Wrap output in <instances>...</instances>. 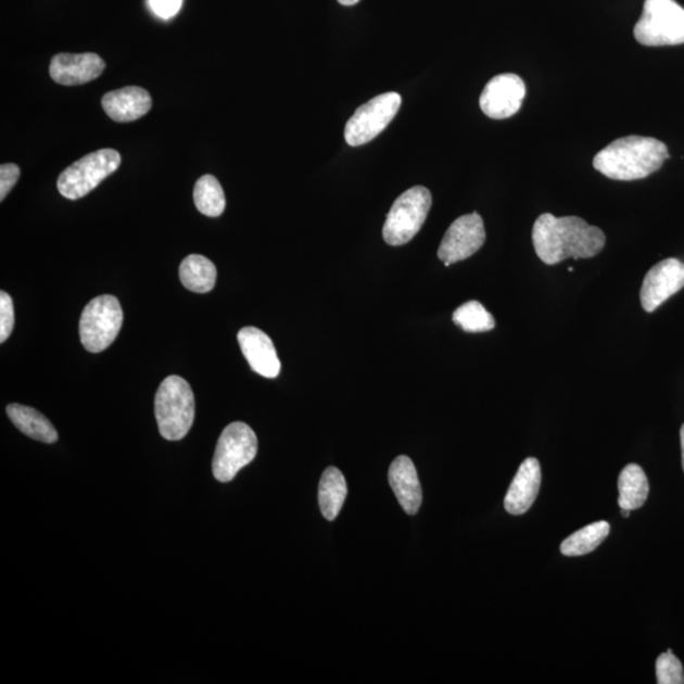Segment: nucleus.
Masks as SVG:
<instances>
[{"label": "nucleus", "instance_id": "obj_14", "mask_svg": "<svg viewBox=\"0 0 684 684\" xmlns=\"http://www.w3.org/2000/svg\"><path fill=\"white\" fill-rule=\"evenodd\" d=\"M239 345L250 368L265 378H277L280 372V360L271 339L256 329V327H243L238 333Z\"/></svg>", "mask_w": 684, "mask_h": 684}, {"label": "nucleus", "instance_id": "obj_19", "mask_svg": "<svg viewBox=\"0 0 684 684\" xmlns=\"http://www.w3.org/2000/svg\"><path fill=\"white\" fill-rule=\"evenodd\" d=\"M346 496L347 484L344 474L338 468H327L318 486L319 507L326 520L337 519Z\"/></svg>", "mask_w": 684, "mask_h": 684}, {"label": "nucleus", "instance_id": "obj_24", "mask_svg": "<svg viewBox=\"0 0 684 684\" xmlns=\"http://www.w3.org/2000/svg\"><path fill=\"white\" fill-rule=\"evenodd\" d=\"M453 321L467 332H485L496 327L493 316L478 301H469L456 308Z\"/></svg>", "mask_w": 684, "mask_h": 684}, {"label": "nucleus", "instance_id": "obj_18", "mask_svg": "<svg viewBox=\"0 0 684 684\" xmlns=\"http://www.w3.org/2000/svg\"><path fill=\"white\" fill-rule=\"evenodd\" d=\"M7 414L15 428L28 438L46 444L56 443L59 439L58 431L48 418L35 408L12 403V405L7 407Z\"/></svg>", "mask_w": 684, "mask_h": 684}, {"label": "nucleus", "instance_id": "obj_31", "mask_svg": "<svg viewBox=\"0 0 684 684\" xmlns=\"http://www.w3.org/2000/svg\"><path fill=\"white\" fill-rule=\"evenodd\" d=\"M621 514H622L623 517H629L630 516L629 509L621 508Z\"/></svg>", "mask_w": 684, "mask_h": 684}, {"label": "nucleus", "instance_id": "obj_25", "mask_svg": "<svg viewBox=\"0 0 684 684\" xmlns=\"http://www.w3.org/2000/svg\"><path fill=\"white\" fill-rule=\"evenodd\" d=\"M657 682L659 684H683V666L671 649L660 654L657 659Z\"/></svg>", "mask_w": 684, "mask_h": 684}, {"label": "nucleus", "instance_id": "obj_4", "mask_svg": "<svg viewBox=\"0 0 684 684\" xmlns=\"http://www.w3.org/2000/svg\"><path fill=\"white\" fill-rule=\"evenodd\" d=\"M634 36L644 46L684 43V8L675 0H645Z\"/></svg>", "mask_w": 684, "mask_h": 684}, {"label": "nucleus", "instance_id": "obj_1", "mask_svg": "<svg viewBox=\"0 0 684 684\" xmlns=\"http://www.w3.org/2000/svg\"><path fill=\"white\" fill-rule=\"evenodd\" d=\"M532 243L540 261L555 265L568 257L598 255L606 245V236L600 228L588 225L581 217H555L544 213L532 228Z\"/></svg>", "mask_w": 684, "mask_h": 684}, {"label": "nucleus", "instance_id": "obj_13", "mask_svg": "<svg viewBox=\"0 0 684 684\" xmlns=\"http://www.w3.org/2000/svg\"><path fill=\"white\" fill-rule=\"evenodd\" d=\"M105 68L97 53H59L51 60L50 76L61 86L72 87L96 80Z\"/></svg>", "mask_w": 684, "mask_h": 684}, {"label": "nucleus", "instance_id": "obj_27", "mask_svg": "<svg viewBox=\"0 0 684 684\" xmlns=\"http://www.w3.org/2000/svg\"><path fill=\"white\" fill-rule=\"evenodd\" d=\"M20 167L15 164L0 166V201H4L5 197L10 194L15 182L20 179Z\"/></svg>", "mask_w": 684, "mask_h": 684}, {"label": "nucleus", "instance_id": "obj_28", "mask_svg": "<svg viewBox=\"0 0 684 684\" xmlns=\"http://www.w3.org/2000/svg\"><path fill=\"white\" fill-rule=\"evenodd\" d=\"M150 10L162 20H170L180 11L182 0H148Z\"/></svg>", "mask_w": 684, "mask_h": 684}, {"label": "nucleus", "instance_id": "obj_11", "mask_svg": "<svg viewBox=\"0 0 684 684\" xmlns=\"http://www.w3.org/2000/svg\"><path fill=\"white\" fill-rule=\"evenodd\" d=\"M524 97L527 86L519 75L501 74L486 84L479 105L486 117L505 119L520 111Z\"/></svg>", "mask_w": 684, "mask_h": 684}, {"label": "nucleus", "instance_id": "obj_17", "mask_svg": "<svg viewBox=\"0 0 684 684\" xmlns=\"http://www.w3.org/2000/svg\"><path fill=\"white\" fill-rule=\"evenodd\" d=\"M103 110L109 116L121 124L140 119L151 110L152 101L140 87H125L112 90L102 99Z\"/></svg>", "mask_w": 684, "mask_h": 684}, {"label": "nucleus", "instance_id": "obj_22", "mask_svg": "<svg viewBox=\"0 0 684 684\" xmlns=\"http://www.w3.org/2000/svg\"><path fill=\"white\" fill-rule=\"evenodd\" d=\"M610 534V523L598 521L574 532L561 543L560 552L566 557H582L595 552Z\"/></svg>", "mask_w": 684, "mask_h": 684}, {"label": "nucleus", "instance_id": "obj_7", "mask_svg": "<svg viewBox=\"0 0 684 684\" xmlns=\"http://www.w3.org/2000/svg\"><path fill=\"white\" fill-rule=\"evenodd\" d=\"M119 165L121 155L116 150L102 149L91 152L61 173L58 180L59 192L67 200H80L116 172Z\"/></svg>", "mask_w": 684, "mask_h": 684}, {"label": "nucleus", "instance_id": "obj_16", "mask_svg": "<svg viewBox=\"0 0 684 684\" xmlns=\"http://www.w3.org/2000/svg\"><path fill=\"white\" fill-rule=\"evenodd\" d=\"M388 479L402 508L408 515H416L422 504V489L414 461L406 455L398 456L391 464Z\"/></svg>", "mask_w": 684, "mask_h": 684}, {"label": "nucleus", "instance_id": "obj_15", "mask_svg": "<svg viewBox=\"0 0 684 684\" xmlns=\"http://www.w3.org/2000/svg\"><path fill=\"white\" fill-rule=\"evenodd\" d=\"M542 485V467L535 458L521 464L505 497V508L509 515L527 514L537 497Z\"/></svg>", "mask_w": 684, "mask_h": 684}, {"label": "nucleus", "instance_id": "obj_21", "mask_svg": "<svg viewBox=\"0 0 684 684\" xmlns=\"http://www.w3.org/2000/svg\"><path fill=\"white\" fill-rule=\"evenodd\" d=\"M179 277L188 291L208 293L216 286L217 269L210 258L194 254L181 262Z\"/></svg>", "mask_w": 684, "mask_h": 684}, {"label": "nucleus", "instance_id": "obj_3", "mask_svg": "<svg viewBox=\"0 0 684 684\" xmlns=\"http://www.w3.org/2000/svg\"><path fill=\"white\" fill-rule=\"evenodd\" d=\"M155 416L164 439L178 441L187 436L194 422L195 401L186 379L170 376L160 384L155 395Z\"/></svg>", "mask_w": 684, "mask_h": 684}, {"label": "nucleus", "instance_id": "obj_6", "mask_svg": "<svg viewBox=\"0 0 684 684\" xmlns=\"http://www.w3.org/2000/svg\"><path fill=\"white\" fill-rule=\"evenodd\" d=\"M432 204L430 190L414 187L397 198L388 213L383 238L388 245L401 246L421 230Z\"/></svg>", "mask_w": 684, "mask_h": 684}, {"label": "nucleus", "instance_id": "obj_30", "mask_svg": "<svg viewBox=\"0 0 684 684\" xmlns=\"http://www.w3.org/2000/svg\"><path fill=\"white\" fill-rule=\"evenodd\" d=\"M338 2L340 4H342V5L350 7V5H355V4L359 3L360 0H338Z\"/></svg>", "mask_w": 684, "mask_h": 684}, {"label": "nucleus", "instance_id": "obj_5", "mask_svg": "<svg viewBox=\"0 0 684 684\" xmlns=\"http://www.w3.org/2000/svg\"><path fill=\"white\" fill-rule=\"evenodd\" d=\"M124 322V311L116 296L104 294L91 300L84 308L79 334L89 353H102L117 339Z\"/></svg>", "mask_w": 684, "mask_h": 684}, {"label": "nucleus", "instance_id": "obj_2", "mask_svg": "<svg viewBox=\"0 0 684 684\" xmlns=\"http://www.w3.org/2000/svg\"><path fill=\"white\" fill-rule=\"evenodd\" d=\"M668 157L666 143L653 137L626 136L600 150L593 166L607 178L633 181L658 172Z\"/></svg>", "mask_w": 684, "mask_h": 684}, {"label": "nucleus", "instance_id": "obj_10", "mask_svg": "<svg viewBox=\"0 0 684 684\" xmlns=\"http://www.w3.org/2000/svg\"><path fill=\"white\" fill-rule=\"evenodd\" d=\"M485 230L477 212L455 219L440 243L438 256L447 268L452 264L466 261L484 245Z\"/></svg>", "mask_w": 684, "mask_h": 684}, {"label": "nucleus", "instance_id": "obj_12", "mask_svg": "<svg viewBox=\"0 0 684 684\" xmlns=\"http://www.w3.org/2000/svg\"><path fill=\"white\" fill-rule=\"evenodd\" d=\"M683 287L684 263L674 257L666 258L646 273L641 291L643 308L651 314Z\"/></svg>", "mask_w": 684, "mask_h": 684}, {"label": "nucleus", "instance_id": "obj_29", "mask_svg": "<svg viewBox=\"0 0 684 684\" xmlns=\"http://www.w3.org/2000/svg\"><path fill=\"white\" fill-rule=\"evenodd\" d=\"M681 448H682V464H683V470H684V425L682 426V429H681Z\"/></svg>", "mask_w": 684, "mask_h": 684}, {"label": "nucleus", "instance_id": "obj_20", "mask_svg": "<svg viewBox=\"0 0 684 684\" xmlns=\"http://www.w3.org/2000/svg\"><path fill=\"white\" fill-rule=\"evenodd\" d=\"M649 496V482L645 471L637 464H629L619 477V505L634 511L644 506Z\"/></svg>", "mask_w": 684, "mask_h": 684}, {"label": "nucleus", "instance_id": "obj_26", "mask_svg": "<svg viewBox=\"0 0 684 684\" xmlns=\"http://www.w3.org/2000/svg\"><path fill=\"white\" fill-rule=\"evenodd\" d=\"M14 327V307L11 295L0 293V342L11 337Z\"/></svg>", "mask_w": 684, "mask_h": 684}, {"label": "nucleus", "instance_id": "obj_8", "mask_svg": "<svg viewBox=\"0 0 684 684\" xmlns=\"http://www.w3.org/2000/svg\"><path fill=\"white\" fill-rule=\"evenodd\" d=\"M256 454L257 438L253 429L243 422H232L218 439L212 461L213 476L218 482H231Z\"/></svg>", "mask_w": 684, "mask_h": 684}, {"label": "nucleus", "instance_id": "obj_23", "mask_svg": "<svg viewBox=\"0 0 684 684\" xmlns=\"http://www.w3.org/2000/svg\"><path fill=\"white\" fill-rule=\"evenodd\" d=\"M194 203L204 216L218 217L226 208V197L219 181L213 175H203L194 187Z\"/></svg>", "mask_w": 684, "mask_h": 684}, {"label": "nucleus", "instance_id": "obj_9", "mask_svg": "<svg viewBox=\"0 0 684 684\" xmlns=\"http://www.w3.org/2000/svg\"><path fill=\"white\" fill-rule=\"evenodd\" d=\"M401 104L402 97L395 91H390L360 105L345 127V140L350 147H362L375 140L391 124Z\"/></svg>", "mask_w": 684, "mask_h": 684}]
</instances>
